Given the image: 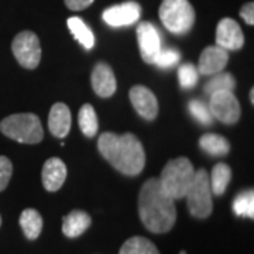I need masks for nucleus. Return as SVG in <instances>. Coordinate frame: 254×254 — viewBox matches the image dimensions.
I'll return each mask as SVG.
<instances>
[{
    "mask_svg": "<svg viewBox=\"0 0 254 254\" xmlns=\"http://www.w3.org/2000/svg\"><path fill=\"white\" fill-rule=\"evenodd\" d=\"M130 102L136 112L145 120H154L158 115V100L155 95L143 85L133 86L130 92Z\"/></svg>",
    "mask_w": 254,
    "mask_h": 254,
    "instance_id": "9b49d317",
    "label": "nucleus"
},
{
    "mask_svg": "<svg viewBox=\"0 0 254 254\" xmlns=\"http://www.w3.org/2000/svg\"><path fill=\"white\" fill-rule=\"evenodd\" d=\"M78 125H79V128L81 131L86 137L96 136L98 133V128H99V123H98V116H96V112L92 108L89 103L83 105L81 109H79V113H78Z\"/></svg>",
    "mask_w": 254,
    "mask_h": 254,
    "instance_id": "4be33fe9",
    "label": "nucleus"
},
{
    "mask_svg": "<svg viewBox=\"0 0 254 254\" xmlns=\"http://www.w3.org/2000/svg\"><path fill=\"white\" fill-rule=\"evenodd\" d=\"M13 174V164L7 157L0 155V192L4 190L9 185Z\"/></svg>",
    "mask_w": 254,
    "mask_h": 254,
    "instance_id": "c85d7f7f",
    "label": "nucleus"
},
{
    "mask_svg": "<svg viewBox=\"0 0 254 254\" xmlns=\"http://www.w3.org/2000/svg\"><path fill=\"white\" fill-rule=\"evenodd\" d=\"M137 41L140 54L145 64H154L158 53L161 51V37L160 31L150 21L140 23L137 26Z\"/></svg>",
    "mask_w": 254,
    "mask_h": 254,
    "instance_id": "1a4fd4ad",
    "label": "nucleus"
},
{
    "mask_svg": "<svg viewBox=\"0 0 254 254\" xmlns=\"http://www.w3.org/2000/svg\"><path fill=\"white\" fill-rule=\"evenodd\" d=\"M92 225V219L89 213L85 210H72L63 219V233L69 239L83 235Z\"/></svg>",
    "mask_w": 254,
    "mask_h": 254,
    "instance_id": "f3484780",
    "label": "nucleus"
},
{
    "mask_svg": "<svg viewBox=\"0 0 254 254\" xmlns=\"http://www.w3.org/2000/svg\"><path fill=\"white\" fill-rule=\"evenodd\" d=\"M48 128L51 134L58 138L68 136L71 130V110L65 103H55L50 110Z\"/></svg>",
    "mask_w": 254,
    "mask_h": 254,
    "instance_id": "dca6fc26",
    "label": "nucleus"
},
{
    "mask_svg": "<svg viewBox=\"0 0 254 254\" xmlns=\"http://www.w3.org/2000/svg\"><path fill=\"white\" fill-rule=\"evenodd\" d=\"M43 185L47 190L55 192L58 190L65 182L66 178V165L64 164L63 160L53 157L47 160L44 167H43Z\"/></svg>",
    "mask_w": 254,
    "mask_h": 254,
    "instance_id": "2eb2a0df",
    "label": "nucleus"
},
{
    "mask_svg": "<svg viewBox=\"0 0 254 254\" xmlns=\"http://www.w3.org/2000/svg\"><path fill=\"white\" fill-rule=\"evenodd\" d=\"M236 88V79L232 73L229 72H218L215 73V76L208 81V83L205 85V93L212 95L215 92L220 91H229L233 92Z\"/></svg>",
    "mask_w": 254,
    "mask_h": 254,
    "instance_id": "b1692460",
    "label": "nucleus"
},
{
    "mask_svg": "<svg viewBox=\"0 0 254 254\" xmlns=\"http://www.w3.org/2000/svg\"><path fill=\"white\" fill-rule=\"evenodd\" d=\"M190 115L193 116L195 120H198L200 125H206L209 126L213 122V116L209 110L208 105H205L203 102L195 99L190 102Z\"/></svg>",
    "mask_w": 254,
    "mask_h": 254,
    "instance_id": "bb28decb",
    "label": "nucleus"
},
{
    "mask_svg": "<svg viewBox=\"0 0 254 254\" xmlns=\"http://www.w3.org/2000/svg\"><path fill=\"white\" fill-rule=\"evenodd\" d=\"M250 100H252V103H254V89L252 88V91H250Z\"/></svg>",
    "mask_w": 254,
    "mask_h": 254,
    "instance_id": "2f4dec72",
    "label": "nucleus"
},
{
    "mask_svg": "<svg viewBox=\"0 0 254 254\" xmlns=\"http://www.w3.org/2000/svg\"><path fill=\"white\" fill-rule=\"evenodd\" d=\"M138 215L151 233H167L177 222L174 199L163 190L158 178L144 182L138 193Z\"/></svg>",
    "mask_w": 254,
    "mask_h": 254,
    "instance_id": "f257e3e1",
    "label": "nucleus"
},
{
    "mask_svg": "<svg viewBox=\"0 0 254 254\" xmlns=\"http://www.w3.org/2000/svg\"><path fill=\"white\" fill-rule=\"evenodd\" d=\"M20 226L28 240H36L43 230V218L36 209H24L20 215Z\"/></svg>",
    "mask_w": 254,
    "mask_h": 254,
    "instance_id": "a211bd4d",
    "label": "nucleus"
},
{
    "mask_svg": "<svg viewBox=\"0 0 254 254\" xmlns=\"http://www.w3.org/2000/svg\"><path fill=\"white\" fill-rule=\"evenodd\" d=\"M180 60H181L180 51H177L174 48H167V50L161 48V51L155 58L154 65L160 66V68H171L175 64L180 63Z\"/></svg>",
    "mask_w": 254,
    "mask_h": 254,
    "instance_id": "cd10ccee",
    "label": "nucleus"
},
{
    "mask_svg": "<svg viewBox=\"0 0 254 254\" xmlns=\"http://www.w3.org/2000/svg\"><path fill=\"white\" fill-rule=\"evenodd\" d=\"M230 180H232V170H230V167L225 163L216 164L212 168V173L209 175V184H210L212 193L216 195V196L223 195Z\"/></svg>",
    "mask_w": 254,
    "mask_h": 254,
    "instance_id": "6ab92c4d",
    "label": "nucleus"
},
{
    "mask_svg": "<svg viewBox=\"0 0 254 254\" xmlns=\"http://www.w3.org/2000/svg\"><path fill=\"white\" fill-rule=\"evenodd\" d=\"M245 44V34L233 18H222L216 28V46L225 50L236 51L240 50Z\"/></svg>",
    "mask_w": 254,
    "mask_h": 254,
    "instance_id": "f8f14e48",
    "label": "nucleus"
},
{
    "mask_svg": "<svg viewBox=\"0 0 254 254\" xmlns=\"http://www.w3.org/2000/svg\"><path fill=\"white\" fill-rule=\"evenodd\" d=\"M158 16L165 28L178 36L190 33L195 23V10L188 0H163Z\"/></svg>",
    "mask_w": 254,
    "mask_h": 254,
    "instance_id": "39448f33",
    "label": "nucleus"
},
{
    "mask_svg": "<svg viewBox=\"0 0 254 254\" xmlns=\"http://www.w3.org/2000/svg\"><path fill=\"white\" fill-rule=\"evenodd\" d=\"M198 78H199V72L198 68L193 64H182L178 69V79H180V85L184 89H190L198 83Z\"/></svg>",
    "mask_w": 254,
    "mask_h": 254,
    "instance_id": "a878e982",
    "label": "nucleus"
},
{
    "mask_svg": "<svg viewBox=\"0 0 254 254\" xmlns=\"http://www.w3.org/2000/svg\"><path fill=\"white\" fill-rule=\"evenodd\" d=\"M66 26L71 30L75 40L81 44L85 50H92L95 46V37L92 30L81 17H69L66 20Z\"/></svg>",
    "mask_w": 254,
    "mask_h": 254,
    "instance_id": "aec40b11",
    "label": "nucleus"
},
{
    "mask_svg": "<svg viewBox=\"0 0 254 254\" xmlns=\"http://www.w3.org/2000/svg\"><path fill=\"white\" fill-rule=\"evenodd\" d=\"M240 16L242 18L245 20L246 23L249 24V26H253L254 24V4L253 1H250V3H246L245 6L240 9Z\"/></svg>",
    "mask_w": 254,
    "mask_h": 254,
    "instance_id": "c756f323",
    "label": "nucleus"
},
{
    "mask_svg": "<svg viewBox=\"0 0 254 254\" xmlns=\"http://www.w3.org/2000/svg\"><path fill=\"white\" fill-rule=\"evenodd\" d=\"M199 145L205 153L213 155V157H223L230 150V144L226 138L220 134H215V133L203 134L199 138Z\"/></svg>",
    "mask_w": 254,
    "mask_h": 254,
    "instance_id": "412c9836",
    "label": "nucleus"
},
{
    "mask_svg": "<svg viewBox=\"0 0 254 254\" xmlns=\"http://www.w3.org/2000/svg\"><path fill=\"white\" fill-rule=\"evenodd\" d=\"M98 148L103 158L119 173L134 177L143 171L145 153L141 141L131 133L116 134L106 131L99 137Z\"/></svg>",
    "mask_w": 254,
    "mask_h": 254,
    "instance_id": "f03ea898",
    "label": "nucleus"
},
{
    "mask_svg": "<svg viewBox=\"0 0 254 254\" xmlns=\"http://www.w3.org/2000/svg\"><path fill=\"white\" fill-rule=\"evenodd\" d=\"M233 212L240 218H254V192L253 190H243L233 200Z\"/></svg>",
    "mask_w": 254,
    "mask_h": 254,
    "instance_id": "393cba45",
    "label": "nucleus"
},
{
    "mask_svg": "<svg viewBox=\"0 0 254 254\" xmlns=\"http://www.w3.org/2000/svg\"><path fill=\"white\" fill-rule=\"evenodd\" d=\"M92 88L100 98H110L116 92V76L106 63H98L93 66L91 76Z\"/></svg>",
    "mask_w": 254,
    "mask_h": 254,
    "instance_id": "4468645a",
    "label": "nucleus"
},
{
    "mask_svg": "<svg viewBox=\"0 0 254 254\" xmlns=\"http://www.w3.org/2000/svg\"><path fill=\"white\" fill-rule=\"evenodd\" d=\"M227 63H229L227 50L219 46H209L200 54L198 72L202 75H215L223 71Z\"/></svg>",
    "mask_w": 254,
    "mask_h": 254,
    "instance_id": "ddd939ff",
    "label": "nucleus"
},
{
    "mask_svg": "<svg viewBox=\"0 0 254 254\" xmlns=\"http://www.w3.org/2000/svg\"><path fill=\"white\" fill-rule=\"evenodd\" d=\"M209 110L213 118L226 125H235L240 119V103L233 92L220 91L210 95Z\"/></svg>",
    "mask_w": 254,
    "mask_h": 254,
    "instance_id": "6e6552de",
    "label": "nucleus"
},
{
    "mask_svg": "<svg viewBox=\"0 0 254 254\" xmlns=\"http://www.w3.org/2000/svg\"><path fill=\"white\" fill-rule=\"evenodd\" d=\"M193 175L195 170L190 160L185 157H178L167 163L158 180L163 190L175 200L185 198L193 181Z\"/></svg>",
    "mask_w": 254,
    "mask_h": 254,
    "instance_id": "20e7f679",
    "label": "nucleus"
},
{
    "mask_svg": "<svg viewBox=\"0 0 254 254\" xmlns=\"http://www.w3.org/2000/svg\"><path fill=\"white\" fill-rule=\"evenodd\" d=\"M0 131L23 144H37L44 137L41 120L34 113L10 115L0 122Z\"/></svg>",
    "mask_w": 254,
    "mask_h": 254,
    "instance_id": "7ed1b4c3",
    "label": "nucleus"
},
{
    "mask_svg": "<svg viewBox=\"0 0 254 254\" xmlns=\"http://www.w3.org/2000/svg\"><path fill=\"white\" fill-rule=\"evenodd\" d=\"M141 7L136 1H125L112 6L102 13V18L110 27H126L138 21Z\"/></svg>",
    "mask_w": 254,
    "mask_h": 254,
    "instance_id": "9d476101",
    "label": "nucleus"
},
{
    "mask_svg": "<svg viewBox=\"0 0 254 254\" xmlns=\"http://www.w3.org/2000/svg\"><path fill=\"white\" fill-rule=\"evenodd\" d=\"M180 254H187V253H185V252H181V253H180Z\"/></svg>",
    "mask_w": 254,
    "mask_h": 254,
    "instance_id": "72a5a7b5",
    "label": "nucleus"
},
{
    "mask_svg": "<svg viewBox=\"0 0 254 254\" xmlns=\"http://www.w3.org/2000/svg\"><path fill=\"white\" fill-rule=\"evenodd\" d=\"M119 254H160V252L151 240L134 236L123 243Z\"/></svg>",
    "mask_w": 254,
    "mask_h": 254,
    "instance_id": "5701e85b",
    "label": "nucleus"
},
{
    "mask_svg": "<svg viewBox=\"0 0 254 254\" xmlns=\"http://www.w3.org/2000/svg\"><path fill=\"white\" fill-rule=\"evenodd\" d=\"M95 0H65V6L73 11H81V10L89 7Z\"/></svg>",
    "mask_w": 254,
    "mask_h": 254,
    "instance_id": "7c9ffc66",
    "label": "nucleus"
},
{
    "mask_svg": "<svg viewBox=\"0 0 254 254\" xmlns=\"http://www.w3.org/2000/svg\"><path fill=\"white\" fill-rule=\"evenodd\" d=\"M11 51L17 63L26 69H34L41 61V44L33 31H21L11 43Z\"/></svg>",
    "mask_w": 254,
    "mask_h": 254,
    "instance_id": "0eeeda50",
    "label": "nucleus"
},
{
    "mask_svg": "<svg viewBox=\"0 0 254 254\" xmlns=\"http://www.w3.org/2000/svg\"><path fill=\"white\" fill-rule=\"evenodd\" d=\"M212 190L209 184V174L205 168L195 171L193 181L185 198L188 202L190 213L196 219H206L210 216L213 203H212Z\"/></svg>",
    "mask_w": 254,
    "mask_h": 254,
    "instance_id": "423d86ee",
    "label": "nucleus"
},
{
    "mask_svg": "<svg viewBox=\"0 0 254 254\" xmlns=\"http://www.w3.org/2000/svg\"><path fill=\"white\" fill-rule=\"evenodd\" d=\"M0 226H1V216H0Z\"/></svg>",
    "mask_w": 254,
    "mask_h": 254,
    "instance_id": "473e14b6",
    "label": "nucleus"
}]
</instances>
